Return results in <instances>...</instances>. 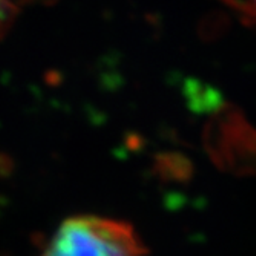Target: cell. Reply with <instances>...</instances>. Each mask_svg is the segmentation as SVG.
Returning <instances> with one entry per match:
<instances>
[{
	"label": "cell",
	"instance_id": "cell-1",
	"mask_svg": "<svg viewBox=\"0 0 256 256\" xmlns=\"http://www.w3.org/2000/svg\"><path fill=\"white\" fill-rule=\"evenodd\" d=\"M42 256H144V246L129 224L86 215L63 222Z\"/></svg>",
	"mask_w": 256,
	"mask_h": 256
},
{
	"label": "cell",
	"instance_id": "cell-2",
	"mask_svg": "<svg viewBox=\"0 0 256 256\" xmlns=\"http://www.w3.org/2000/svg\"><path fill=\"white\" fill-rule=\"evenodd\" d=\"M226 2L235 8L236 11L242 12L246 16V18H250L256 23V0H252V2H241V0H226Z\"/></svg>",
	"mask_w": 256,
	"mask_h": 256
},
{
	"label": "cell",
	"instance_id": "cell-3",
	"mask_svg": "<svg viewBox=\"0 0 256 256\" xmlns=\"http://www.w3.org/2000/svg\"><path fill=\"white\" fill-rule=\"evenodd\" d=\"M0 4H2V0H0Z\"/></svg>",
	"mask_w": 256,
	"mask_h": 256
}]
</instances>
